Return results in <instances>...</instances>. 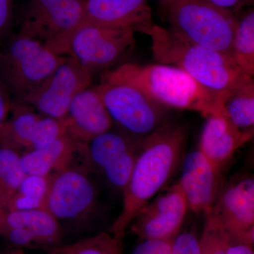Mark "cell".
<instances>
[{
  "label": "cell",
  "mask_w": 254,
  "mask_h": 254,
  "mask_svg": "<svg viewBox=\"0 0 254 254\" xmlns=\"http://www.w3.org/2000/svg\"><path fill=\"white\" fill-rule=\"evenodd\" d=\"M187 142L184 125L166 123L143 139L136 163L123 191L121 213L111 233L124 239L138 212L165 189L181 166Z\"/></svg>",
  "instance_id": "1"
},
{
  "label": "cell",
  "mask_w": 254,
  "mask_h": 254,
  "mask_svg": "<svg viewBox=\"0 0 254 254\" xmlns=\"http://www.w3.org/2000/svg\"><path fill=\"white\" fill-rule=\"evenodd\" d=\"M102 81L128 83L168 109L195 111L205 118L222 116L224 103L232 93L210 91L181 68L162 64H124L105 73Z\"/></svg>",
  "instance_id": "2"
},
{
  "label": "cell",
  "mask_w": 254,
  "mask_h": 254,
  "mask_svg": "<svg viewBox=\"0 0 254 254\" xmlns=\"http://www.w3.org/2000/svg\"><path fill=\"white\" fill-rule=\"evenodd\" d=\"M139 32L150 37L157 62L181 68L210 91L231 93L254 80L231 57L187 41L171 29L152 23Z\"/></svg>",
  "instance_id": "3"
},
{
  "label": "cell",
  "mask_w": 254,
  "mask_h": 254,
  "mask_svg": "<svg viewBox=\"0 0 254 254\" xmlns=\"http://www.w3.org/2000/svg\"><path fill=\"white\" fill-rule=\"evenodd\" d=\"M172 30L180 38L232 58L237 18L210 0H171L165 3Z\"/></svg>",
  "instance_id": "4"
},
{
  "label": "cell",
  "mask_w": 254,
  "mask_h": 254,
  "mask_svg": "<svg viewBox=\"0 0 254 254\" xmlns=\"http://www.w3.org/2000/svg\"><path fill=\"white\" fill-rule=\"evenodd\" d=\"M66 58L18 33L0 50V78L15 103L41 84Z\"/></svg>",
  "instance_id": "5"
},
{
  "label": "cell",
  "mask_w": 254,
  "mask_h": 254,
  "mask_svg": "<svg viewBox=\"0 0 254 254\" xmlns=\"http://www.w3.org/2000/svg\"><path fill=\"white\" fill-rule=\"evenodd\" d=\"M99 191L86 164H73L50 178L46 210L64 227L81 229L98 211Z\"/></svg>",
  "instance_id": "6"
},
{
  "label": "cell",
  "mask_w": 254,
  "mask_h": 254,
  "mask_svg": "<svg viewBox=\"0 0 254 254\" xmlns=\"http://www.w3.org/2000/svg\"><path fill=\"white\" fill-rule=\"evenodd\" d=\"M118 129L136 138H146L168 123V108L139 88L125 83L101 81L95 87Z\"/></svg>",
  "instance_id": "7"
},
{
  "label": "cell",
  "mask_w": 254,
  "mask_h": 254,
  "mask_svg": "<svg viewBox=\"0 0 254 254\" xmlns=\"http://www.w3.org/2000/svg\"><path fill=\"white\" fill-rule=\"evenodd\" d=\"M143 139L112 128L86 144H80V150L91 171L98 174L110 188L123 193Z\"/></svg>",
  "instance_id": "8"
},
{
  "label": "cell",
  "mask_w": 254,
  "mask_h": 254,
  "mask_svg": "<svg viewBox=\"0 0 254 254\" xmlns=\"http://www.w3.org/2000/svg\"><path fill=\"white\" fill-rule=\"evenodd\" d=\"M133 31L124 26H83L73 33L66 55L93 74L113 66L133 50Z\"/></svg>",
  "instance_id": "9"
},
{
  "label": "cell",
  "mask_w": 254,
  "mask_h": 254,
  "mask_svg": "<svg viewBox=\"0 0 254 254\" xmlns=\"http://www.w3.org/2000/svg\"><path fill=\"white\" fill-rule=\"evenodd\" d=\"M91 80L88 70L66 57L46 80L14 104L27 105L44 116L63 120L73 98L89 87Z\"/></svg>",
  "instance_id": "10"
},
{
  "label": "cell",
  "mask_w": 254,
  "mask_h": 254,
  "mask_svg": "<svg viewBox=\"0 0 254 254\" xmlns=\"http://www.w3.org/2000/svg\"><path fill=\"white\" fill-rule=\"evenodd\" d=\"M205 219L230 236L254 244V177L241 175L223 184Z\"/></svg>",
  "instance_id": "11"
},
{
  "label": "cell",
  "mask_w": 254,
  "mask_h": 254,
  "mask_svg": "<svg viewBox=\"0 0 254 254\" xmlns=\"http://www.w3.org/2000/svg\"><path fill=\"white\" fill-rule=\"evenodd\" d=\"M188 210L186 197L177 182L142 207L128 228L143 240L173 241L180 233Z\"/></svg>",
  "instance_id": "12"
},
{
  "label": "cell",
  "mask_w": 254,
  "mask_h": 254,
  "mask_svg": "<svg viewBox=\"0 0 254 254\" xmlns=\"http://www.w3.org/2000/svg\"><path fill=\"white\" fill-rule=\"evenodd\" d=\"M0 136V145L23 154L38 149L67 134L63 120L44 116L24 104H12Z\"/></svg>",
  "instance_id": "13"
},
{
  "label": "cell",
  "mask_w": 254,
  "mask_h": 254,
  "mask_svg": "<svg viewBox=\"0 0 254 254\" xmlns=\"http://www.w3.org/2000/svg\"><path fill=\"white\" fill-rule=\"evenodd\" d=\"M64 230L46 210H11L0 213V235L15 248L46 247L62 244Z\"/></svg>",
  "instance_id": "14"
},
{
  "label": "cell",
  "mask_w": 254,
  "mask_h": 254,
  "mask_svg": "<svg viewBox=\"0 0 254 254\" xmlns=\"http://www.w3.org/2000/svg\"><path fill=\"white\" fill-rule=\"evenodd\" d=\"M178 183L186 197L189 209L205 217L210 213L222 187V171L215 168L199 150L185 155Z\"/></svg>",
  "instance_id": "15"
},
{
  "label": "cell",
  "mask_w": 254,
  "mask_h": 254,
  "mask_svg": "<svg viewBox=\"0 0 254 254\" xmlns=\"http://www.w3.org/2000/svg\"><path fill=\"white\" fill-rule=\"evenodd\" d=\"M152 23L151 9L147 0H87L81 19L64 43L61 55H66L73 33L83 26H124L139 31Z\"/></svg>",
  "instance_id": "16"
},
{
  "label": "cell",
  "mask_w": 254,
  "mask_h": 254,
  "mask_svg": "<svg viewBox=\"0 0 254 254\" xmlns=\"http://www.w3.org/2000/svg\"><path fill=\"white\" fill-rule=\"evenodd\" d=\"M63 121L66 133L81 144L109 131L114 125L95 87H88L75 96Z\"/></svg>",
  "instance_id": "17"
},
{
  "label": "cell",
  "mask_w": 254,
  "mask_h": 254,
  "mask_svg": "<svg viewBox=\"0 0 254 254\" xmlns=\"http://www.w3.org/2000/svg\"><path fill=\"white\" fill-rule=\"evenodd\" d=\"M86 1L62 0L41 18L21 24L18 33L41 42L55 54L61 55L64 43L81 19Z\"/></svg>",
  "instance_id": "18"
},
{
  "label": "cell",
  "mask_w": 254,
  "mask_h": 254,
  "mask_svg": "<svg viewBox=\"0 0 254 254\" xmlns=\"http://www.w3.org/2000/svg\"><path fill=\"white\" fill-rule=\"evenodd\" d=\"M254 129L241 130L222 115L206 118L200 133L198 150L222 171L237 150L251 141Z\"/></svg>",
  "instance_id": "19"
},
{
  "label": "cell",
  "mask_w": 254,
  "mask_h": 254,
  "mask_svg": "<svg viewBox=\"0 0 254 254\" xmlns=\"http://www.w3.org/2000/svg\"><path fill=\"white\" fill-rule=\"evenodd\" d=\"M80 153L79 143L68 134L53 143L21 155V163L26 175L51 177L74 164Z\"/></svg>",
  "instance_id": "20"
},
{
  "label": "cell",
  "mask_w": 254,
  "mask_h": 254,
  "mask_svg": "<svg viewBox=\"0 0 254 254\" xmlns=\"http://www.w3.org/2000/svg\"><path fill=\"white\" fill-rule=\"evenodd\" d=\"M232 58L237 66L253 77L254 75V11L250 9L237 18L232 42Z\"/></svg>",
  "instance_id": "21"
},
{
  "label": "cell",
  "mask_w": 254,
  "mask_h": 254,
  "mask_svg": "<svg viewBox=\"0 0 254 254\" xmlns=\"http://www.w3.org/2000/svg\"><path fill=\"white\" fill-rule=\"evenodd\" d=\"M222 116L241 130L254 129V80L229 95L224 103Z\"/></svg>",
  "instance_id": "22"
},
{
  "label": "cell",
  "mask_w": 254,
  "mask_h": 254,
  "mask_svg": "<svg viewBox=\"0 0 254 254\" xmlns=\"http://www.w3.org/2000/svg\"><path fill=\"white\" fill-rule=\"evenodd\" d=\"M50 178L51 177L26 175L5 211L46 210Z\"/></svg>",
  "instance_id": "23"
},
{
  "label": "cell",
  "mask_w": 254,
  "mask_h": 254,
  "mask_svg": "<svg viewBox=\"0 0 254 254\" xmlns=\"http://www.w3.org/2000/svg\"><path fill=\"white\" fill-rule=\"evenodd\" d=\"M26 175L21 166V154L0 145V213L6 210Z\"/></svg>",
  "instance_id": "24"
},
{
  "label": "cell",
  "mask_w": 254,
  "mask_h": 254,
  "mask_svg": "<svg viewBox=\"0 0 254 254\" xmlns=\"http://www.w3.org/2000/svg\"><path fill=\"white\" fill-rule=\"evenodd\" d=\"M123 239L100 232L68 245L48 249L47 254H123Z\"/></svg>",
  "instance_id": "25"
},
{
  "label": "cell",
  "mask_w": 254,
  "mask_h": 254,
  "mask_svg": "<svg viewBox=\"0 0 254 254\" xmlns=\"http://www.w3.org/2000/svg\"><path fill=\"white\" fill-rule=\"evenodd\" d=\"M200 245L201 254H227L225 232L207 220Z\"/></svg>",
  "instance_id": "26"
},
{
  "label": "cell",
  "mask_w": 254,
  "mask_h": 254,
  "mask_svg": "<svg viewBox=\"0 0 254 254\" xmlns=\"http://www.w3.org/2000/svg\"><path fill=\"white\" fill-rule=\"evenodd\" d=\"M172 254H201L200 240L192 232L179 233L172 241Z\"/></svg>",
  "instance_id": "27"
},
{
  "label": "cell",
  "mask_w": 254,
  "mask_h": 254,
  "mask_svg": "<svg viewBox=\"0 0 254 254\" xmlns=\"http://www.w3.org/2000/svg\"><path fill=\"white\" fill-rule=\"evenodd\" d=\"M62 0H28L21 24L36 21L46 14Z\"/></svg>",
  "instance_id": "28"
},
{
  "label": "cell",
  "mask_w": 254,
  "mask_h": 254,
  "mask_svg": "<svg viewBox=\"0 0 254 254\" xmlns=\"http://www.w3.org/2000/svg\"><path fill=\"white\" fill-rule=\"evenodd\" d=\"M131 254H172V241L143 240Z\"/></svg>",
  "instance_id": "29"
},
{
  "label": "cell",
  "mask_w": 254,
  "mask_h": 254,
  "mask_svg": "<svg viewBox=\"0 0 254 254\" xmlns=\"http://www.w3.org/2000/svg\"><path fill=\"white\" fill-rule=\"evenodd\" d=\"M14 0H0V40L9 32L12 22Z\"/></svg>",
  "instance_id": "30"
},
{
  "label": "cell",
  "mask_w": 254,
  "mask_h": 254,
  "mask_svg": "<svg viewBox=\"0 0 254 254\" xmlns=\"http://www.w3.org/2000/svg\"><path fill=\"white\" fill-rule=\"evenodd\" d=\"M11 107L12 103L11 95L0 78V136L11 111Z\"/></svg>",
  "instance_id": "31"
},
{
  "label": "cell",
  "mask_w": 254,
  "mask_h": 254,
  "mask_svg": "<svg viewBox=\"0 0 254 254\" xmlns=\"http://www.w3.org/2000/svg\"><path fill=\"white\" fill-rule=\"evenodd\" d=\"M225 234L227 254H254V244L230 236L226 232Z\"/></svg>",
  "instance_id": "32"
},
{
  "label": "cell",
  "mask_w": 254,
  "mask_h": 254,
  "mask_svg": "<svg viewBox=\"0 0 254 254\" xmlns=\"http://www.w3.org/2000/svg\"><path fill=\"white\" fill-rule=\"evenodd\" d=\"M210 1L219 7L232 11V9L240 6L243 0H210Z\"/></svg>",
  "instance_id": "33"
},
{
  "label": "cell",
  "mask_w": 254,
  "mask_h": 254,
  "mask_svg": "<svg viewBox=\"0 0 254 254\" xmlns=\"http://www.w3.org/2000/svg\"><path fill=\"white\" fill-rule=\"evenodd\" d=\"M4 254H25L23 251L21 249L15 248L13 250L8 251Z\"/></svg>",
  "instance_id": "34"
},
{
  "label": "cell",
  "mask_w": 254,
  "mask_h": 254,
  "mask_svg": "<svg viewBox=\"0 0 254 254\" xmlns=\"http://www.w3.org/2000/svg\"><path fill=\"white\" fill-rule=\"evenodd\" d=\"M158 1H161L164 3H167L168 2V1H171V0H158Z\"/></svg>",
  "instance_id": "35"
}]
</instances>
